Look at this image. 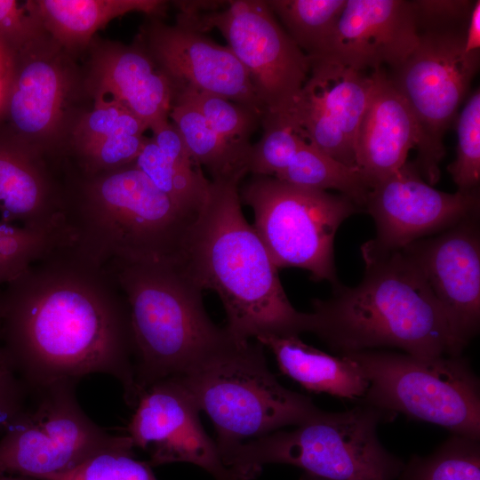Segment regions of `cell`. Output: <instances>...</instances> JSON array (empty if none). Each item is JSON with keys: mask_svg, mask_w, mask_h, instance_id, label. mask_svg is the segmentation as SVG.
<instances>
[{"mask_svg": "<svg viewBox=\"0 0 480 480\" xmlns=\"http://www.w3.org/2000/svg\"><path fill=\"white\" fill-rule=\"evenodd\" d=\"M211 181L208 199L188 235L181 270L202 291L217 292L225 328L236 340L311 332L312 314L292 307L277 268L243 214L240 182Z\"/></svg>", "mask_w": 480, "mask_h": 480, "instance_id": "7a4b0ae2", "label": "cell"}, {"mask_svg": "<svg viewBox=\"0 0 480 480\" xmlns=\"http://www.w3.org/2000/svg\"><path fill=\"white\" fill-rule=\"evenodd\" d=\"M0 344L28 389L100 373L138 401L126 298L108 266L65 245L0 290Z\"/></svg>", "mask_w": 480, "mask_h": 480, "instance_id": "6da1fadb", "label": "cell"}, {"mask_svg": "<svg viewBox=\"0 0 480 480\" xmlns=\"http://www.w3.org/2000/svg\"><path fill=\"white\" fill-rule=\"evenodd\" d=\"M396 416L361 402L320 412L292 431L241 443L221 457L237 480H252L264 465L288 464L316 480H396L404 462L380 444L377 428Z\"/></svg>", "mask_w": 480, "mask_h": 480, "instance_id": "8992f818", "label": "cell"}, {"mask_svg": "<svg viewBox=\"0 0 480 480\" xmlns=\"http://www.w3.org/2000/svg\"><path fill=\"white\" fill-rule=\"evenodd\" d=\"M355 287L314 300L311 332L340 355L380 348L419 357L461 356L446 317L415 265L400 251L362 255Z\"/></svg>", "mask_w": 480, "mask_h": 480, "instance_id": "277c9868", "label": "cell"}, {"mask_svg": "<svg viewBox=\"0 0 480 480\" xmlns=\"http://www.w3.org/2000/svg\"><path fill=\"white\" fill-rule=\"evenodd\" d=\"M175 24L203 34L218 29L247 72L263 116L288 115L308 77L310 62L266 1L233 0L221 11L178 12Z\"/></svg>", "mask_w": 480, "mask_h": 480, "instance_id": "4fadbf2b", "label": "cell"}, {"mask_svg": "<svg viewBox=\"0 0 480 480\" xmlns=\"http://www.w3.org/2000/svg\"><path fill=\"white\" fill-rule=\"evenodd\" d=\"M151 131L152 137L147 138L134 166L180 209L197 218L208 199L212 181L170 120Z\"/></svg>", "mask_w": 480, "mask_h": 480, "instance_id": "cb8c5ba5", "label": "cell"}, {"mask_svg": "<svg viewBox=\"0 0 480 480\" xmlns=\"http://www.w3.org/2000/svg\"><path fill=\"white\" fill-rule=\"evenodd\" d=\"M266 2L291 39L308 59H313L329 46L347 0Z\"/></svg>", "mask_w": 480, "mask_h": 480, "instance_id": "f1b7e54d", "label": "cell"}, {"mask_svg": "<svg viewBox=\"0 0 480 480\" xmlns=\"http://www.w3.org/2000/svg\"><path fill=\"white\" fill-rule=\"evenodd\" d=\"M399 480H480L478 439L453 435L428 457L413 455Z\"/></svg>", "mask_w": 480, "mask_h": 480, "instance_id": "f546056e", "label": "cell"}, {"mask_svg": "<svg viewBox=\"0 0 480 480\" xmlns=\"http://www.w3.org/2000/svg\"><path fill=\"white\" fill-rule=\"evenodd\" d=\"M169 119L181 136L189 154L212 175V180L240 182L248 174L251 146L234 145L215 132L190 103L175 98Z\"/></svg>", "mask_w": 480, "mask_h": 480, "instance_id": "4316f807", "label": "cell"}, {"mask_svg": "<svg viewBox=\"0 0 480 480\" xmlns=\"http://www.w3.org/2000/svg\"><path fill=\"white\" fill-rule=\"evenodd\" d=\"M45 32L66 51L82 58L96 32L116 18L142 12L160 18L167 2L160 0H28Z\"/></svg>", "mask_w": 480, "mask_h": 480, "instance_id": "d4e9b609", "label": "cell"}, {"mask_svg": "<svg viewBox=\"0 0 480 480\" xmlns=\"http://www.w3.org/2000/svg\"><path fill=\"white\" fill-rule=\"evenodd\" d=\"M310 70L286 120L308 143L356 168V140L371 99L374 76L340 62L309 60Z\"/></svg>", "mask_w": 480, "mask_h": 480, "instance_id": "9a60e30c", "label": "cell"}, {"mask_svg": "<svg viewBox=\"0 0 480 480\" xmlns=\"http://www.w3.org/2000/svg\"><path fill=\"white\" fill-rule=\"evenodd\" d=\"M66 246L100 267L112 261L180 268L196 218L184 212L134 164L80 174L60 172Z\"/></svg>", "mask_w": 480, "mask_h": 480, "instance_id": "3957f363", "label": "cell"}, {"mask_svg": "<svg viewBox=\"0 0 480 480\" xmlns=\"http://www.w3.org/2000/svg\"><path fill=\"white\" fill-rule=\"evenodd\" d=\"M66 244L64 231L44 232L0 221V287L54 249Z\"/></svg>", "mask_w": 480, "mask_h": 480, "instance_id": "4dcf8cb0", "label": "cell"}, {"mask_svg": "<svg viewBox=\"0 0 480 480\" xmlns=\"http://www.w3.org/2000/svg\"><path fill=\"white\" fill-rule=\"evenodd\" d=\"M148 127L123 106L95 100L71 132L62 164L80 174H95L132 164L148 137Z\"/></svg>", "mask_w": 480, "mask_h": 480, "instance_id": "603a6c76", "label": "cell"}, {"mask_svg": "<svg viewBox=\"0 0 480 480\" xmlns=\"http://www.w3.org/2000/svg\"><path fill=\"white\" fill-rule=\"evenodd\" d=\"M239 196L241 203L252 207L253 228L277 269L300 268L315 281L340 284L333 242L340 224L362 210L354 201L342 194L258 175L239 188Z\"/></svg>", "mask_w": 480, "mask_h": 480, "instance_id": "30bf717a", "label": "cell"}, {"mask_svg": "<svg viewBox=\"0 0 480 480\" xmlns=\"http://www.w3.org/2000/svg\"><path fill=\"white\" fill-rule=\"evenodd\" d=\"M133 409L126 435L134 447L148 452L151 467L186 462L204 469L214 480H237L216 441L204 429L201 411L178 377L148 386Z\"/></svg>", "mask_w": 480, "mask_h": 480, "instance_id": "2e32d148", "label": "cell"}, {"mask_svg": "<svg viewBox=\"0 0 480 480\" xmlns=\"http://www.w3.org/2000/svg\"><path fill=\"white\" fill-rule=\"evenodd\" d=\"M300 480H316V479H313V478H309V477H307L305 476H302Z\"/></svg>", "mask_w": 480, "mask_h": 480, "instance_id": "7bdbcfd3", "label": "cell"}, {"mask_svg": "<svg viewBox=\"0 0 480 480\" xmlns=\"http://www.w3.org/2000/svg\"><path fill=\"white\" fill-rule=\"evenodd\" d=\"M457 155L447 166L459 191H478L480 181V91L473 92L457 116Z\"/></svg>", "mask_w": 480, "mask_h": 480, "instance_id": "836d02e7", "label": "cell"}, {"mask_svg": "<svg viewBox=\"0 0 480 480\" xmlns=\"http://www.w3.org/2000/svg\"><path fill=\"white\" fill-rule=\"evenodd\" d=\"M107 266L128 304L138 399L148 386L185 374L231 338L210 319L202 290L179 267Z\"/></svg>", "mask_w": 480, "mask_h": 480, "instance_id": "5b68a950", "label": "cell"}, {"mask_svg": "<svg viewBox=\"0 0 480 480\" xmlns=\"http://www.w3.org/2000/svg\"><path fill=\"white\" fill-rule=\"evenodd\" d=\"M149 18L138 38L176 91L192 87L213 93L252 109L261 119L264 109L249 76L228 46L191 28Z\"/></svg>", "mask_w": 480, "mask_h": 480, "instance_id": "ac0fdd59", "label": "cell"}, {"mask_svg": "<svg viewBox=\"0 0 480 480\" xmlns=\"http://www.w3.org/2000/svg\"><path fill=\"white\" fill-rule=\"evenodd\" d=\"M465 28L420 32L416 48L389 76L419 125L421 143L415 164L429 185L439 180L444 134L479 68L480 52L464 50Z\"/></svg>", "mask_w": 480, "mask_h": 480, "instance_id": "7c38bea8", "label": "cell"}, {"mask_svg": "<svg viewBox=\"0 0 480 480\" xmlns=\"http://www.w3.org/2000/svg\"><path fill=\"white\" fill-rule=\"evenodd\" d=\"M178 378L212 421L220 455L283 427L299 426L321 411L309 397L280 384L258 341L231 337Z\"/></svg>", "mask_w": 480, "mask_h": 480, "instance_id": "52a82bcc", "label": "cell"}, {"mask_svg": "<svg viewBox=\"0 0 480 480\" xmlns=\"http://www.w3.org/2000/svg\"><path fill=\"white\" fill-rule=\"evenodd\" d=\"M374 85L356 140V164L372 188L400 169L421 137L408 104L383 68L372 71Z\"/></svg>", "mask_w": 480, "mask_h": 480, "instance_id": "7402d4cb", "label": "cell"}, {"mask_svg": "<svg viewBox=\"0 0 480 480\" xmlns=\"http://www.w3.org/2000/svg\"><path fill=\"white\" fill-rule=\"evenodd\" d=\"M28 388L0 344V432L4 434L26 409Z\"/></svg>", "mask_w": 480, "mask_h": 480, "instance_id": "74e56055", "label": "cell"}, {"mask_svg": "<svg viewBox=\"0 0 480 480\" xmlns=\"http://www.w3.org/2000/svg\"><path fill=\"white\" fill-rule=\"evenodd\" d=\"M45 34L27 1L0 0V46L11 56Z\"/></svg>", "mask_w": 480, "mask_h": 480, "instance_id": "d590c367", "label": "cell"}, {"mask_svg": "<svg viewBox=\"0 0 480 480\" xmlns=\"http://www.w3.org/2000/svg\"><path fill=\"white\" fill-rule=\"evenodd\" d=\"M175 98L194 106L209 126L230 143L240 147L252 145L250 137L258 124H260V116L252 109L221 96L192 87L178 89Z\"/></svg>", "mask_w": 480, "mask_h": 480, "instance_id": "1f68e13d", "label": "cell"}, {"mask_svg": "<svg viewBox=\"0 0 480 480\" xmlns=\"http://www.w3.org/2000/svg\"><path fill=\"white\" fill-rule=\"evenodd\" d=\"M80 60L48 34L13 54L0 133L60 163L75 124L92 106Z\"/></svg>", "mask_w": 480, "mask_h": 480, "instance_id": "ba28073f", "label": "cell"}, {"mask_svg": "<svg viewBox=\"0 0 480 480\" xmlns=\"http://www.w3.org/2000/svg\"><path fill=\"white\" fill-rule=\"evenodd\" d=\"M228 1H175L174 5L178 7L180 12L186 13H204L218 11L223 5H227Z\"/></svg>", "mask_w": 480, "mask_h": 480, "instance_id": "ab89813d", "label": "cell"}, {"mask_svg": "<svg viewBox=\"0 0 480 480\" xmlns=\"http://www.w3.org/2000/svg\"><path fill=\"white\" fill-rule=\"evenodd\" d=\"M466 52H480V1H475L471 9L464 34Z\"/></svg>", "mask_w": 480, "mask_h": 480, "instance_id": "f35d334b", "label": "cell"}, {"mask_svg": "<svg viewBox=\"0 0 480 480\" xmlns=\"http://www.w3.org/2000/svg\"><path fill=\"white\" fill-rule=\"evenodd\" d=\"M12 71V56L0 46V109L7 92Z\"/></svg>", "mask_w": 480, "mask_h": 480, "instance_id": "60d3db41", "label": "cell"}, {"mask_svg": "<svg viewBox=\"0 0 480 480\" xmlns=\"http://www.w3.org/2000/svg\"><path fill=\"white\" fill-rule=\"evenodd\" d=\"M0 480H40L31 476H20V475H3L0 476Z\"/></svg>", "mask_w": 480, "mask_h": 480, "instance_id": "b9f144b4", "label": "cell"}, {"mask_svg": "<svg viewBox=\"0 0 480 480\" xmlns=\"http://www.w3.org/2000/svg\"><path fill=\"white\" fill-rule=\"evenodd\" d=\"M36 391L34 405L27 406L0 438V476L40 479L69 471L104 452L134 448L127 435H112L85 414L74 384Z\"/></svg>", "mask_w": 480, "mask_h": 480, "instance_id": "8fae6325", "label": "cell"}, {"mask_svg": "<svg viewBox=\"0 0 480 480\" xmlns=\"http://www.w3.org/2000/svg\"><path fill=\"white\" fill-rule=\"evenodd\" d=\"M419 33L465 28L475 1H410Z\"/></svg>", "mask_w": 480, "mask_h": 480, "instance_id": "8d00e7d4", "label": "cell"}, {"mask_svg": "<svg viewBox=\"0 0 480 480\" xmlns=\"http://www.w3.org/2000/svg\"><path fill=\"white\" fill-rule=\"evenodd\" d=\"M0 213L28 228L64 231L60 173L47 158L0 133Z\"/></svg>", "mask_w": 480, "mask_h": 480, "instance_id": "44dd1931", "label": "cell"}, {"mask_svg": "<svg viewBox=\"0 0 480 480\" xmlns=\"http://www.w3.org/2000/svg\"><path fill=\"white\" fill-rule=\"evenodd\" d=\"M274 354L280 371L306 389L346 398H363L368 381L359 366L343 355L331 356L310 347L299 336L256 339Z\"/></svg>", "mask_w": 480, "mask_h": 480, "instance_id": "484cf974", "label": "cell"}, {"mask_svg": "<svg viewBox=\"0 0 480 480\" xmlns=\"http://www.w3.org/2000/svg\"><path fill=\"white\" fill-rule=\"evenodd\" d=\"M40 480H157L148 462L134 457L133 447L99 453L76 468Z\"/></svg>", "mask_w": 480, "mask_h": 480, "instance_id": "e575fe53", "label": "cell"}, {"mask_svg": "<svg viewBox=\"0 0 480 480\" xmlns=\"http://www.w3.org/2000/svg\"><path fill=\"white\" fill-rule=\"evenodd\" d=\"M83 56L92 102H116L150 130L170 120L175 86L139 38L125 44L94 37Z\"/></svg>", "mask_w": 480, "mask_h": 480, "instance_id": "d6986e66", "label": "cell"}, {"mask_svg": "<svg viewBox=\"0 0 480 480\" xmlns=\"http://www.w3.org/2000/svg\"><path fill=\"white\" fill-rule=\"evenodd\" d=\"M479 206L478 191H439L422 179L415 162L407 161L370 188L364 209L375 221L376 236L361 246L362 255L400 251L479 213Z\"/></svg>", "mask_w": 480, "mask_h": 480, "instance_id": "5bb4252c", "label": "cell"}, {"mask_svg": "<svg viewBox=\"0 0 480 480\" xmlns=\"http://www.w3.org/2000/svg\"><path fill=\"white\" fill-rule=\"evenodd\" d=\"M420 38L411 2L404 0H347L327 59L358 71L400 68Z\"/></svg>", "mask_w": 480, "mask_h": 480, "instance_id": "ffe728a7", "label": "cell"}, {"mask_svg": "<svg viewBox=\"0 0 480 480\" xmlns=\"http://www.w3.org/2000/svg\"><path fill=\"white\" fill-rule=\"evenodd\" d=\"M343 356L368 381L361 402L479 440V380L461 356L419 357L382 350Z\"/></svg>", "mask_w": 480, "mask_h": 480, "instance_id": "9c48e42d", "label": "cell"}, {"mask_svg": "<svg viewBox=\"0 0 480 480\" xmlns=\"http://www.w3.org/2000/svg\"><path fill=\"white\" fill-rule=\"evenodd\" d=\"M479 213L401 251L422 275L462 351L480 324Z\"/></svg>", "mask_w": 480, "mask_h": 480, "instance_id": "e0dca14e", "label": "cell"}, {"mask_svg": "<svg viewBox=\"0 0 480 480\" xmlns=\"http://www.w3.org/2000/svg\"><path fill=\"white\" fill-rule=\"evenodd\" d=\"M260 124L263 134L251 146L248 173L276 177L286 168L306 140L284 118L266 116L260 119Z\"/></svg>", "mask_w": 480, "mask_h": 480, "instance_id": "d6a6232c", "label": "cell"}, {"mask_svg": "<svg viewBox=\"0 0 480 480\" xmlns=\"http://www.w3.org/2000/svg\"><path fill=\"white\" fill-rule=\"evenodd\" d=\"M292 185L316 190L336 189L364 207L370 185L355 167L344 165L305 140L286 168L274 177Z\"/></svg>", "mask_w": 480, "mask_h": 480, "instance_id": "83f0119b", "label": "cell"}]
</instances>
